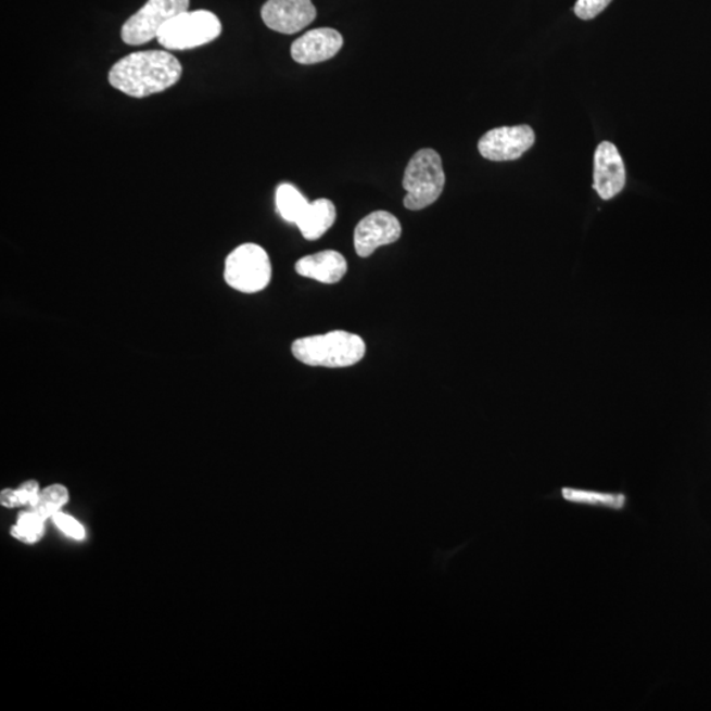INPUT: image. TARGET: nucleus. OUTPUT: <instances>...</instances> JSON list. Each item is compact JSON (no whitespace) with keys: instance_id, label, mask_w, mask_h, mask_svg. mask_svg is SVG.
Listing matches in <instances>:
<instances>
[{"instance_id":"14","label":"nucleus","mask_w":711,"mask_h":711,"mask_svg":"<svg viewBox=\"0 0 711 711\" xmlns=\"http://www.w3.org/2000/svg\"><path fill=\"white\" fill-rule=\"evenodd\" d=\"M308 205H310V202L293 185L282 183L277 188L276 207L283 220L296 225L305 214Z\"/></svg>"},{"instance_id":"18","label":"nucleus","mask_w":711,"mask_h":711,"mask_svg":"<svg viewBox=\"0 0 711 711\" xmlns=\"http://www.w3.org/2000/svg\"><path fill=\"white\" fill-rule=\"evenodd\" d=\"M52 519L55 525H58V528L67 536H71L76 541L85 539V529L82 528V524L76 521V519L66 516L63 511L55 512Z\"/></svg>"},{"instance_id":"7","label":"nucleus","mask_w":711,"mask_h":711,"mask_svg":"<svg viewBox=\"0 0 711 711\" xmlns=\"http://www.w3.org/2000/svg\"><path fill=\"white\" fill-rule=\"evenodd\" d=\"M535 144V134L530 126L499 127L486 132L479 141L481 156L503 163L522 157Z\"/></svg>"},{"instance_id":"3","label":"nucleus","mask_w":711,"mask_h":711,"mask_svg":"<svg viewBox=\"0 0 711 711\" xmlns=\"http://www.w3.org/2000/svg\"><path fill=\"white\" fill-rule=\"evenodd\" d=\"M445 185L442 157L434 150H422L414 154L405 170L404 205L411 212H419L439 200Z\"/></svg>"},{"instance_id":"15","label":"nucleus","mask_w":711,"mask_h":711,"mask_svg":"<svg viewBox=\"0 0 711 711\" xmlns=\"http://www.w3.org/2000/svg\"><path fill=\"white\" fill-rule=\"evenodd\" d=\"M67 503H69V492L64 485L54 484L39 493V496L29 505V510L47 521L55 512L61 511Z\"/></svg>"},{"instance_id":"2","label":"nucleus","mask_w":711,"mask_h":711,"mask_svg":"<svg viewBox=\"0 0 711 711\" xmlns=\"http://www.w3.org/2000/svg\"><path fill=\"white\" fill-rule=\"evenodd\" d=\"M292 352L296 360L310 367L348 368L363 360L367 345L355 333L332 331L295 340Z\"/></svg>"},{"instance_id":"6","label":"nucleus","mask_w":711,"mask_h":711,"mask_svg":"<svg viewBox=\"0 0 711 711\" xmlns=\"http://www.w3.org/2000/svg\"><path fill=\"white\" fill-rule=\"evenodd\" d=\"M190 0H148L122 27V40L128 46H142L157 39L161 28L185 11Z\"/></svg>"},{"instance_id":"1","label":"nucleus","mask_w":711,"mask_h":711,"mask_svg":"<svg viewBox=\"0 0 711 711\" xmlns=\"http://www.w3.org/2000/svg\"><path fill=\"white\" fill-rule=\"evenodd\" d=\"M182 76V65L165 51L134 52L111 67L109 82L132 98L158 94L175 86Z\"/></svg>"},{"instance_id":"11","label":"nucleus","mask_w":711,"mask_h":711,"mask_svg":"<svg viewBox=\"0 0 711 711\" xmlns=\"http://www.w3.org/2000/svg\"><path fill=\"white\" fill-rule=\"evenodd\" d=\"M343 36L332 28H317L293 42L290 53L295 63L313 65L335 58L343 47Z\"/></svg>"},{"instance_id":"12","label":"nucleus","mask_w":711,"mask_h":711,"mask_svg":"<svg viewBox=\"0 0 711 711\" xmlns=\"http://www.w3.org/2000/svg\"><path fill=\"white\" fill-rule=\"evenodd\" d=\"M347 259L337 251H323L302 257L295 264V271L302 277L332 284L338 283L347 274Z\"/></svg>"},{"instance_id":"17","label":"nucleus","mask_w":711,"mask_h":711,"mask_svg":"<svg viewBox=\"0 0 711 711\" xmlns=\"http://www.w3.org/2000/svg\"><path fill=\"white\" fill-rule=\"evenodd\" d=\"M613 0H577L574 4V14L583 21H592L608 9Z\"/></svg>"},{"instance_id":"20","label":"nucleus","mask_w":711,"mask_h":711,"mask_svg":"<svg viewBox=\"0 0 711 711\" xmlns=\"http://www.w3.org/2000/svg\"><path fill=\"white\" fill-rule=\"evenodd\" d=\"M0 504H2L3 507H9V509H14V507L21 506L18 505L16 490H4L2 494H0Z\"/></svg>"},{"instance_id":"19","label":"nucleus","mask_w":711,"mask_h":711,"mask_svg":"<svg viewBox=\"0 0 711 711\" xmlns=\"http://www.w3.org/2000/svg\"><path fill=\"white\" fill-rule=\"evenodd\" d=\"M16 493L18 498V505L21 506L30 505L34 503L36 497L39 496L40 493L39 482L34 480L24 482V484L21 487H17Z\"/></svg>"},{"instance_id":"8","label":"nucleus","mask_w":711,"mask_h":711,"mask_svg":"<svg viewBox=\"0 0 711 711\" xmlns=\"http://www.w3.org/2000/svg\"><path fill=\"white\" fill-rule=\"evenodd\" d=\"M265 26L283 35L301 33L317 17L312 0H268L263 5Z\"/></svg>"},{"instance_id":"10","label":"nucleus","mask_w":711,"mask_h":711,"mask_svg":"<svg viewBox=\"0 0 711 711\" xmlns=\"http://www.w3.org/2000/svg\"><path fill=\"white\" fill-rule=\"evenodd\" d=\"M626 185V169L620 151L613 142L604 141L595 153L593 189L604 201L613 200Z\"/></svg>"},{"instance_id":"4","label":"nucleus","mask_w":711,"mask_h":711,"mask_svg":"<svg viewBox=\"0 0 711 711\" xmlns=\"http://www.w3.org/2000/svg\"><path fill=\"white\" fill-rule=\"evenodd\" d=\"M220 34L221 23L212 11H185L161 28L157 41L169 51H188L210 45Z\"/></svg>"},{"instance_id":"9","label":"nucleus","mask_w":711,"mask_h":711,"mask_svg":"<svg viewBox=\"0 0 711 711\" xmlns=\"http://www.w3.org/2000/svg\"><path fill=\"white\" fill-rule=\"evenodd\" d=\"M401 233V223L393 214L388 212L369 214L358 223L355 230L354 243L357 255L372 256L380 246L398 241Z\"/></svg>"},{"instance_id":"16","label":"nucleus","mask_w":711,"mask_h":711,"mask_svg":"<svg viewBox=\"0 0 711 711\" xmlns=\"http://www.w3.org/2000/svg\"><path fill=\"white\" fill-rule=\"evenodd\" d=\"M45 519L33 510L23 511L18 515L17 523L11 529V534L17 541L34 544L45 535Z\"/></svg>"},{"instance_id":"13","label":"nucleus","mask_w":711,"mask_h":711,"mask_svg":"<svg viewBox=\"0 0 711 711\" xmlns=\"http://www.w3.org/2000/svg\"><path fill=\"white\" fill-rule=\"evenodd\" d=\"M337 208L330 200L321 198L308 205L296 227L306 240H318L335 225Z\"/></svg>"},{"instance_id":"5","label":"nucleus","mask_w":711,"mask_h":711,"mask_svg":"<svg viewBox=\"0 0 711 711\" xmlns=\"http://www.w3.org/2000/svg\"><path fill=\"white\" fill-rule=\"evenodd\" d=\"M225 281L240 293L263 292L271 281V263L267 251L253 243L239 245L226 258Z\"/></svg>"}]
</instances>
